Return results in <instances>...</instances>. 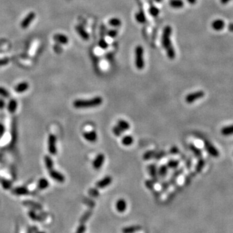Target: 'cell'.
<instances>
[{
    "label": "cell",
    "instance_id": "1",
    "mask_svg": "<svg viewBox=\"0 0 233 233\" xmlns=\"http://www.w3.org/2000/svg\"><path fill=\"white\" fill-rule=\"evenodd\" d=\"M172 33V28L170 25L166 26L163 29L162 34V45L163 48L166 51V55L168 56L170 60H173L175 57V52L172 43L171 35Z\"/></svg>",
    "mask_w": 233,
    "mask_h": 233
},
{
    "label": "cell",
    "instance_id": "2",
    "mask_svg": "<svg viewBox=\"0 0 233 233\" xmlns=\"http://www.w3.org/2000/svg\"><path fill=\"white\" fill-rule=\"evenodd\" d=\"M103 103V99L101 97H95L88 100L78 99L73 102V106L78 109L95 108L100 106Z\"/></svg>",
    "mask_w": 233,
    "mask_h": 233
},
{
    "label": "cell",
    "instance_id": "3",
    "mask_svg": "<svg viewBox=\"0 0 233 233\" xmlns=\"http://www.w3.org/2000/svg\"><path fill=\"white\" fill-rule=\"evenodd\" d=\"M143 55H144L143 47L141 46H137L135 49V64L139 70H142L145 67Z\"/></svg>",
    "mask_w": 233,
    "mask_h": 233
},
{
    "label": "cell",
    "instance_id": "4",
    "mask_svg": "<svg viewBox=\"0 0 233 233\" xmlns=\"http://www.w3.org/2000/svg\"><path fill=\"white\" fill-rule=\"evenodd\" d=\"M36 13L33 11L30 12L25 16V17L22 19V22L20 23V27L22 29H26L31 25V24L33 22L36 18Z\"/></svg>",
    "mask_w": 233,
    "mask_h": 233
},
{
    "label": "cell",
    "instance_id": "5",
    "mask_svg": "<svg viewBox=\"0 0 233 233\" xmlns=\"http://www.w3.org/2000/svg\"><path fill=\"white\" fill-rule=\"evenodd\" d=\"M205 96V92L203 91H197L190 93L185 97V102L188 104H192L195 101L201 99Z\"/></svg>",
    "mask_w": 233,
    "mask_h": 233
},
{
    "label": "cell",
    "instance_id": "6",
    "mask_svg": "<svg viewBox=\"0 0 233 233\" xmlns=\"http://www.w3.org/2000/svg\"><path fill=\"white\" fill-rule=\"evenodd\" d=\"M204 146L207 152L213 157H218L220 155L219 151L212 143L208 141H204Z\"/></svg>",
    "mask_w": 233,
    "mask_h": 233
},
{
    "label": "cell",
    "instance_id": "7",
    "mask_svg": "<svg viewBox=\"0 0 233 233\" xmlns=\"http://www.w3.org/2000/svg\"><path fill=\"white\" fill-rule=\"evenodd\" d=\"M56 138L54 135L51 134L48 138V150L49 153L52 155H55L56 153Z\"/></svg>",
    "mask_w": 233,
    "mask_h": 233
},
{
    "label": "cell",
    "instance_id": "8",
    "mask_svg": "<svg viewBox=\"0 0 233 233\" xmlns=\"http://www.w3.org/2000/svg\"><path fill=\"white\" fill-rule=\"evenodd\" d=\"M105 161V156L103 154H99L97 155L95 159H94L92 165L94 169L99 170L103 166Z\"/></svg>",
    "mask_w": 233,
    "mask_h": 233
},
{
    "label": "cell",
    "instance_id": "9",
    "mask_svg": "<svg viewBox=\"0 0 233 233\" xmlns=\"http://www.w3.org/2000/svg\"><path fill=\"white\" fill-rule=\"evenodd\" d=\"M148 170L150 175L152 178V180L154 183H157L159 181V175L157 173V167L154 164H151L148 166Z\"/></svg>",
    "mask_w": 233,
    "mask_h": 233
},
{
    "label": "cell",
    "instance_id": "10",
    "mask_svg": "<svg viewBox=\"0 0 233 233\" xmlns=\"http://www.w3.org/2000/svg\"><path fill=\"white\" fill-rule=\"evenodd\" d=\"M112 182V178L110 175H107L96 183V187L98 189H104L109 186Z\"/></svg>",
    "mask_w": 233,
    "mask_h": 233
},
{
    "label": "cell",
    "instance_id": "11",
    "mask_svg": "<svg viewBox=\"0 0 233 233\" xmlns=\"http://www.w3.org/2000/svg\"><path fill=\"white\" fill-rule=\"evenodd\" d=\"M49 175L52 179L58 183H64L65 181L64 175L58 171L54 170L53 169L49 170Z\"/></svg>",
    "mask_w": 233,
    "mask_h": 233
},
{
    "label": "cell",
    "instance_id": "12",
    "mask_svg": "<svg viewBox=\"0 0 233 233\" xmlns=\"http://www.w3.org/2000/svg\"><path fill=\"white\" fill-rule=\"evenodd\" d=\"M53 39L57 43L62 45H66L69 42V38L65 34L62 33L55 34L53 36Z\"/></svg>",
    "mask_w": 233,
    "mask_h": 233
},
{
    "label": "cell",
    "instance_id": "13",
    "mask_svg": "<svg viewBox=\"0 0 233 233\" xmlns=\"http://www.w3.org/2000/svg\"><path fill=\"white\" fill-rule=\"evenodd\" d=\"M83 137L85 140L90 142H95L97 141L98 136L95 131H90L83 133Z\"/></svg>",
    "mask_w": 233,
    "mask_h": 233
},
{
    "label": "cell",
    "instance_id": "14",
    "mask_svg": "<svg viewBox=\"0 0 233 233\" xmlns=\"http://www.w3.org/2000/svg\"><path fill=\"white\" fill-rule=\"evenodd\" d=\"M75 30L78 33V34L80 36V38L82 39H83L84 40H85V41L89 40V35L82 26L80 25H76L75 27Z\"/></svg>",
    "mask_w": 233,
    "mask_h": 233
},
{
    "label": "cell",
    "instance_id": "15",
    "mask_svg": "<svg viewBox=\"0 0 233 233\" xmlns=\"http://www.w3.org/2000/svg\"><path fill=\"white\" fill-rule=\"evenodd\" d=\"M225 25H226V23H225L223 20L221 19H215L211 23L212 28L216 31H222L223 28H224Z\"/></svg>",
    "mask_w": 233,
    "mask_h": 233
},
{
    "label": "cell",
    "instance_id": "16",
    "mask_svg": "<svg viewBox=\"0 0 233 233\" xmlns=\"http://www.w3.org/2000/svg\"><path fill=\"white\" fill-rule=\"evenodd\" d=\"M28 88H29V84H28V82H20L16 85L14 90L16 92L18 93H22L27 91Z\"/></svg>",
    "mask_w": 233,
    "mask_h": 233
},
{
    "label": "cell",
    "instance_id": "17",
    "mask_svg": "<svg viewBox=\"0 0 233 233\" xmlns=\"http://www.w3.org/2000/svg\"><path fill=\"white\" fill-rule=\"evenodd\" d=\"M126 208H127V203H126L124 199H120L117 202L116 208L118 212L122 213L126 210Z\"/></svg>",
    "mask_w": 233,
    "mask_h": 233
},
{
    "label": "cell",
    "instance_id": "18",
    "mask_svg": "<svg viewBox=\"0 0 233 233\" xmlns=\"http://www.w3.org/2000/svg\"><path fill=\"white\" fill-rule=\"evenodd\" d=\"M221 133L222 136L226 137L233 136V124L224 126L221 130Z\"/></svg>",
    "mask_w": 233,
    "mask_h": 233
},
{
    "label": "cell",
    "instance_id": "19",
    "mask_svg": "<svg viewBox=\"0 0 233 233\" xmlns=\"http://www.w3.org/2000/svg\"><path fill=\"white\" fill-rule=\"evenodd\" d=\"M142 227L140 226H132L124 227L122 229V233H134L141 230Z\"/></svg>",
    "mask_w": 233,
    "mask_h": 233
},
{
    "label": "cell",
    "instance_id": "20",
    "mask_svg": "<svg viewBox=\"0 0 233 233\" xmlns=\"http://www.w3.org/2000/svg\"><path fill=\"white\" fill-rule=\"evenodd\" d=\"M184 1L183 0H170L169 5L174 9H181L184 7Z\"/></svg>",
    "mask_w": 233,
    "mask_h": 233
},
{
    "label": "cell",
    "instance_id": "21",
    "mask_svg": "<svg viewBox=\"0 0 233 233\" xmlns=\"http://www.w3.org/2000/svg\"><path fill=\"white\" fill-rule=\"evenodd\" d=\"M168 172H169L168 166L165 165H161L157 170L159 177H160L161 178H165L166 177L167 174H168Z\"/></svg>",
    "mask_w": 233,
    "mask_h": 233
},
{
    "label": "cell",
    "instance_id": "22",
    "mask_svg": "<svg viewBox=\"0 0 233 233\" xmlns=\"http://www.w3.org/2000/svg\"><path fill=\"white\" fill-rule=\"evenodd\" d=\"M117 126L119 127V128L122 131V132L127 131L130 128V125L128 122L127 121H126L124 120H122V119L118 121Z\"/></svg>",
    "mask_w": 233,
    "mask_h": 233
},
{
    "label": "cell",
    "instance_id": "23",
    "mask_svg": "<svg viewBox=\"0 0 233 233\" xmlns=\"http://www.w3.org/2000/svg\"><path fill=\"white\" fill-rule=\"evenodd\" d=\"M13 193L18 196H23V195H26L28 193V190L26 189L25 187H17L14 189L13 191Z\"/></svg>",
    "mask_w": 233,
    "mask_h": 233
},
{
    "label": "cell",
    "instance_id": "24",
    "mask_svg": "<svg viewBox=\"0 0 233 233\" xmlns=\"http://www.w3.org/2000/svg\"><path fill=\"white\" fill-rule=\"evenodd\" d=\"M17 107H18V103L17 102H16V100L13 99L10 100L7 106L8 111H9L10 113H14L16 111Z\"/></svg>",
    "mask_w": 233,
    "mask_h": 233
},
{
    "label": "cell",
    "instance_id": "25",
    "mask_svg": "<svg viewBox=\"0 0 233 233\" xmlns=\"http://www.w3.org/2000/svg\"><path fill=\"white\" fill-rule=\"evenodd\" d=\"M49 181L46 178H41L38 183V187L40 190L46 189L49 187Z\"/></svg>",
    "mask_w": 233,
    "mask_h": 233
},
{
    "label": "cell",
    "instance_id": "26",
    "mask_svg": "<svg viewBox=\"0 0 233 233\" xmlns=\"http://www.w3.org/2000/svg\"><path fill=\"white\" fill-rule=\"evenodd\" d=\"M135 18H136V19L137 20V22L139 23H144L146 22V16L143 11H139V13H137L136 16H135Z\"/></svg>",
    "mask_w": 233,
    "mask_h": 233
},
{
    "label": "cell",
    "instance_id": "27",
    "mask_svg": "<svg viewBox=\"0 0 233 233\" xmlns=\"http://www.w3.org/2000/svg\"><path fill=\"white\" fill-rule=\"evenodd\" d=\"M44 163L47 169L49 171L53 169V161L50 156L46 155L44 158Z\"/></svg>",
    "mask_w": 233,
    "mask_h": 233
},
{
    "label": "cell",
    "instance_id": "28",
    "mask_svg": "<svg viewBox=\"0 0 233 233\" xmlns=\"http://www.w3.org/2000/svg\"><path fill=\"white\" fill-rule=\"evenodd\" d=\"M108 23L110 25L113 27H120L121 25L122 22L119 18H113L109 20Z\"/></svg>",
    "mask_w": 233,
    "mask_h": 233
},
{
    "label": "cell",
    "instance_id": "29",
    "mask_svg": "<svg viewBox=\"0 0 233 233\" xmlns=\"http://www.w3.org/2000/svg\"><path fill=\"white\" fill-rule=\"evenodd\" d=\"M133 142V138L131 136H126L122 138V144L124 146H130Z\"/></svg>",
    "mask_w": 233,
    "mask_h": 233
},
{
    "label": "cell",
    "instance_id": "30",
    "mask_svg": "<svg viewBox=\"0 0 233 233\" xmlns=\"http://www.w3.org/2000/svg\"><path fill=\"white\" fill-rule=\"evenodd\" d=\"M92 212H93L91 210H88L85 212L80 220V223H84L85 222H86L89 219V218L91 217V216L92 215Z\"/></svg>",
    "mask_w": 233,
    "mask_h": 233
},
{
    "label": "cell",
    "instance_id": "31",
    "mask_svg": "<svg viewBox=\"0 0 233 233\" xmlns=\"http://www.w3.org/2000/svg\"><path fill=\"white\" fill-rule=\"evenodd\" d=\"M179 165V161L178 160H175V159H171L167 163L166 166L168 168L171 169H177Z\"/></svg>",
    "mask_w": 233,
    "mask_h": 233
},
{
    "label": "cell",
    "instance_id": "32",
    "mask_svg": "<svg viewBox=\"0 0 233 233\" xmlns=\"http://www.w3.org/2000/svg\"><path fill=\"white\" fill-rule=\"evenodd\" d=\"M155 153H156V152H155V150L147 151V152H145L144 155H143V159H145L146 161L150 160V159L154 157Z\"/></svg>",
    "mask_w": 233,
    "mask_h": 233
},
{
    "label": "cell",
    "instance_id": "33",
    "mask_svg": "<svg viewBox=\"0 0 233 233\" xmlns=\"http://www.w3.org/2000/svg\"><path fill=\"white\" fill-rule=\"evenodd\" d=\"M149 13L153 17H157L159 14V10L158 8L154 6H152L149 9Z\"/></svg>",
    "mask_w": 233,
    "mask_h": 233
},
{
    "label": "cell",
    "instance_id": "34",
    "mask_svg": "<svg viewBox=\"0 0 233 233\" xmlns=\"http://www.w3.org/2000/svg\"><path fill=\"white\" fill-rule=\"evenodd\" d=\"M165 156H166V153L165 152V151L161 150L160 152L155 153L154 158H155L156 160H160V159L165 157Z\"/></svg>",
    "mask_w": 233,
    "mask_h": 233
},
{
    "label": "cell",
    "instance_id": "35",
    "mask_svg": "<svg viewBox=\"0 0 233 233\" xmlns=\"http://www.w3.org/2000/svg\"><path fill=\"white\" fill-rule=\"evenodd\" d=\"M88 194L93 198H97L98 196H99V192L98 191L97 189H93V188H92V189L89 190Z\"/></svg>",
    "mask_w": 233,
    "mask_h": 233
},
{
    "label": "cell",
    "instance_id": "36",
    "mask_svg": "<svg viewBox=\"0 0 233 233\" xmlns=\"http://www.w3.org/2000/svg\"><path fill=\"white\" fill-rule=\"evenodd\" d=\"M112 132H113V134L115 135V136H117V137H120V136H121V135H122V132H122V131L119 128V127H118V126L117 125L115 126H114V127L113 128V129H112Z\"/></svg>",
    "mask_w": 233,
    "mask_h": 233
},
{
    "label": "cell",
    "instance_id": "37",
    "mask_svg": "<svg viewBox=\"0 0 233 233\" xmlns=\"http://www.w3.org/2000/svg\"><path fill=\"white\" fill-rule=\"evenodd\" d=\"M98 45H99V46L101 49H106L108 47V43L106 42V41L104 39H100L99 41Z\"/></svg>",
    "mask_w": 233,
    "mask_h": 233
},
{
    "label": "cell",
    "instance_id": "38",
    "mask_svg": "<svg viewBox=\"0 0 233 233\" xmlns=\"http://www.w3.org/2000/svg\"><path fill=\"white\" fill-rule=\"evenodd\" d=\"M0 96L7 98L9 97V92L3 87H0Z\"/></svg>",
    "mask_w": 233,
    "mask_h": 233
},
{
    "label": "cell",
    "instance_id": "39",
    "mask_svg": "<svg viewBox=\"0 0 233 233\" xmlns=\"http://www.w3.org/2000/svg\"><path fill=\"white\" fill-rule=\"evenodd\" d=\"M190 148L191 150L194 152V154L196 155V156L199 157V156H200V155H201V151H200L199 149H198V148H196V147L194 145H190Z\"/></svg>",
    "mask_w": 233,
    "mask_h": 233
},
{
    "label": "cell",
    "instance_id": "40",
    "mask_svg": "<svg viewBox=\"0 0 233 233\" xmlns=\"http://www.w3.org/2000/svg\"><path fill=\"white\" fill-rule=\"evenodd\" d=\"M154 182L151 179V180H146L145 181V185L150 190H153L154 188Z\"/></svg>",
    "mask_w": 233,
    "mask_h": 233
},
{
    "label": "cell",
    "instance_id": "41",
    "mask_svg": "<svg viewBox=\"0 0 233 233\" xmlns=\"http://www.w3.org/2000/svg\"><path fill=\"white\" fill-rule=\"evenodd\" d=\"M2 186L3 187V189H5L6 190H8V189H10V188H11L12 184H11V182H10L9 181L3 180L2 181Z\"/></svg>",
    "mask_w": 233,
    "mask_h": 233
},
{
    "label": "cell",
    "instance_id": "42",
    "mask_svg": "<svg viewBox=\"0 0 233 233\" xmlns=\"http://www.w3.org/2000/svg\"><path fill=\"white\" fill-rule=\"evenodd\" d=\"M84 203L86 204L89 207H90L91 208H93L95 206V203L90 199H84Z\"/></svg>",
    "mask_w": 233,
    "mask_h": 233
},
{
    "label": "cell",
    "instance_id": "43",
    "mask_svg": "<svg viewBox=\"0 0 233 233\" xmlns=\"http://www.w3.org/2000/svg\"><path fill=\"white\" fill-rule=\"evenodd\" d=\"M85 229H86V227H85L84 223H80L75 233H84L85 231Z\"/></svg>",
    "mask_w": 233,
    "mask_h": 233
},
{
    "label": "cell",
    "instance_id": "44",
    "mask_svg": "<svg viewBox=\"0 0 233 233\" xmlns=\"http://www.w3.org/2000/svg\"><path fill=\"white\" fill-rule=\"evenodd\" d=\"M117 34H118V31H117V30H116V29L110 30V31L108 32V35L109 36V37H111V38H115L116 36H117Z\"/></svg>",
    "mask_w": 233,
    "mask_h": 233
},
{
    "label": "cell",
    "instance_id": "45",
    "mask_svg": "<svg viewBox=\"0 0 233 233\" xmlns=\"http://www.w3.org/2000/svg\"><path fill=\"white\" fill-rule=\"evenodd\" d=\"M179 150L177 146H172L169 151V153L171 154L172 155L178 154H179Z\"/></svg>",
    "mask_w": 233,
    "mask_h": 233
},
{
    "label": "cell",
    "instance_id": "46",
    "mask_svg": "<svg viewBox=\"0 0 233 233\" xmlns=\"http://www.w3.org/2000/svg\"><path fill=\"white\" fill-rule=\"evenodd\" d=\"M9 63V58H2L0 59V67L4 66V65H6L8 64Z\"/></svg>",
    "mask_w": 233,
    "mask_h": 233
},
{
    "label": "cell",
    "instance_id": "47",
    "mask_svg": "<svg viewBox=\"0 0 233 233\" xmlns=\"http://www.w3.org/2000/svg\"><path fill=\"white\" fill-rule=\"evenodd\" d=\"M29 216H30L31 218H32V220H37V221L40 220V218H39V217H38V216L37 214H36L35 213V212H32V211L29 212Z\"/></svg>",
    "mask_w": 233,
    "mask_h": 233
},
{
    "label": "cell",
    "instance_id": "48",
    "mask_svg": "<svg viewBox=\"0 0 233 233\" xmlns=\"http://www.w3.org/2000/svg\"><path fill=\"white\" fill-rule=\"evenodd\" d=\"M204 166V162L203 161H199L198 164V166H196V172H199L200 170H202V169H203V167Z\"/></svg>",
    "mask_w": 233,
    "mask_h": 233
},
{
    "label": "cell",
    "instance_id": "49",
    "mask_svg": "<svg viewBox=\"0 0 233 233\" xmlns=\"http://www.w3.org/2000/svg\"><path fill=\"white\" fill-rule=\"evenodd\" d=\"M170 187V183L169 181H165L164 183H162V189L163 190H166L169 189Z\"/></svg>",
    "mask_w": 233,
    "mask_h": 233
},
{
    "label": "cell",
    "instance_id": "50",
    "mask_svg": "<svg viewBox=\"0 0 233 233\" xmlns=\"http://www.w3.org/2000/svg\"><path fill=\"white\" fill-rule=\"evenodd\" d=\"M5 127H4V126L0 123V136H2V135H3V133H5Z\"/></svg>",
    "mask_w": 233,
    "mask_h": 233
},
{
    "label": "cell",
    "instance_id": "51",
    "mask_svg": "<svg viewBox=\"0 0 233 233\" xmlns=\"http://www.w3.org/2000/svg\"><path fill=\"white\" fill-rule=\"evenodd\" d=\"M5 106V102H4V100L2 99H0V109L4 108Z\"/></svg>",
    "mask_w": 233,
    "mask_h": 233
},
{
    "label": "cell",
    "instance_id": "52",
    "mask_svg": "<svg viewBox=\"0 0 233 233\" xmlns=\"http://www.w3.org/2000/svg\"><path fill=\"white\" fill-rule=\"evenodd\" d=\"M228 29L230 32H233V23H231L229 24Z\"/></svg>",
    "mask_w": 233,
    "mask_h": 233
},
{
    "label": "cell",
    "instance_id": "53",
    "mask_svg": "<svg viewBox=\"0 0 233 233\" xmlns=\"http://www.w3.org/2000/svg\"><path fill=\"white\" fill-rule=\"evenodd\" d=\"M187 1L190 4V5H194L196 1H197V0H187Z\"/></svg>",
    "mask_w": 233,
    "mask_h": 233
},
{
    "label": "cell",
    "instance_id": "54",
    "mask_svg": "<svg viewBox=\"0 0 233 233\" xmlns=\"http://www.w3.org/2000/svg\"><path fill=\"white\" fill-rule=\"evenodd\" d=\"M231 0H220V2L222 4H227L229 2H230Z\"/></svg>",
    "mask_w": 233,
    "mask_h": 233
},
{
    "label": "cell",
    "instance_id": "55",
    "mask_svg": "<svg viewBox=\"0 0 233 233\" xmlns=\"http://www.w3.org/2000/svg\"><path fill=\"white\" fill-rule=\"evenodd\" d=\"M154 1L157 3H161L163 0H154Z\"/></svg>",
    "mask_w": 233,
    "mask_h": 233
},
{
    "label": "cell",
    "instance_id": "56",
    "mask_svg": "<svg viewBox=\"0 0 233 233\" xmlns=\"http://www.w3.org/2000/svg\"><path fill=\"white\" fill-rule=\"evenodd\" d=\"M38 233H45L44 232H38Z\"/></svg>",
    "mask_w": 233,
    "mask_h": 233
}]
</instances>
